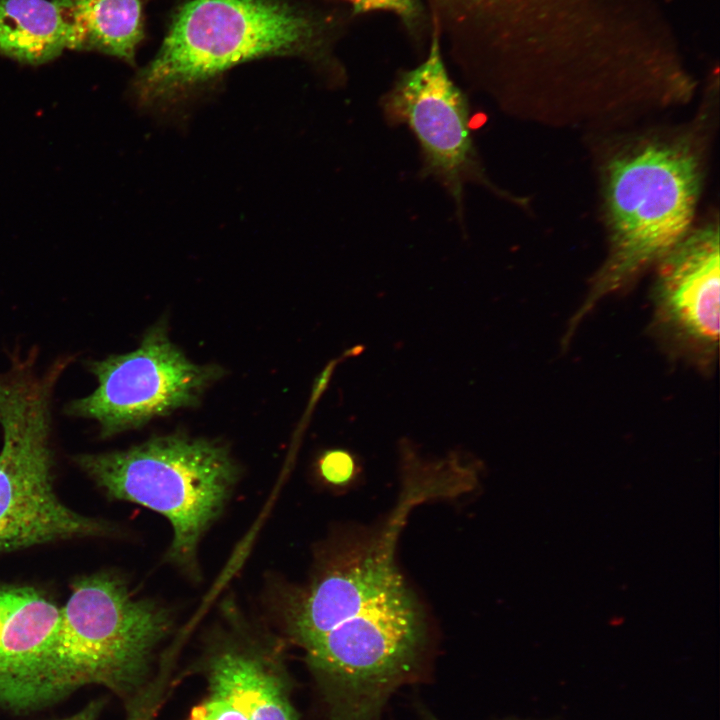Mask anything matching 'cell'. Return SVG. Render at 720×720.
Here are the masks:
<instances>
[{
  "label": "cell",
  "mask_w": 720,
  "mask_h": 720,
  "mask_svg": "<svg viewBox=\"0 0 720 720\" xmlns=\"http://www.w3.org/2000/svg\"><path fill=\"white\" fill-rule=\"evenodd\" d=\"M348 2L355 13L390 11L407 24H415L421 16L419 0H343Z\"/></svg>",
  "instance_id": "2e32d148"
},
{
  "label": "cell",
  "mask_w": 720,
  "mask_h": 720,
  "mask_svg": "<svg viewBox=\"0 0 720 720\" xmlns=\"http://www.w3.org/2000/svg\"><path fill=\"white\" fill-rule=\"evenodd\" d=\"M75 26L82 50H96L135 63L144 38L149 0H54Z\"/></svg>",
  "instance_id": "4fadbf2b"
},
{
  "label": "cell",
  "mask_w": 720,
  "mask_h": 720,
  "mask_svg": "<svg viewBox=\"0 0 720 720\" xmlns=\"http://www.w3.org/2000/svg\"><path fill=\"white\" fill-rule=\"evenodd\" d=\"M173 611L112 571L78 578L44 645L0 677V707L40 709L86 685L132 695L174 626Z\"/></svg>",
  "instance_id": "6da1fadb"
},
{
  "label": "cell",
  "mask_w": 720,
  "mask_h": 720,
  "mask_svg": "<svg viewBox=\"0 0 720 720\" xmlns=\"http://www.w3.org/2000/svg\"><path fill=\"white\" fill-rule=\"evenodd\" d=\"M101 708L98 701H94L83 708L81 711L63 720H96Z\"/></svg>",
  "instance_id": "ac0fdd59"
},
{
  "label": "cell",
  "mask_w": 720,
  "mask_h": 720,
  "mask_svg": "<svg viewBox=\"0 0 720 720\" xmlns=\"http://www.w3.org/2000/svg\"><path fill=\"white\" fill-rule=\"evenodd\" d=\"M317 467L321 478L336 486L347 484L357 472L355 457L342 448L325 450L318 458Z\"/></svg>",
  "instance_id": "9a60e30c"
},
{
  "label": "cell",
  "mask_w": 720,
  "mask_h": 720,
  "mask_svg": "<svg viewBox=\"0 0 720 720\" xmlns=\"http://www.w3.org/2000/svg\"><path fill=\"white\" fill-rule=\"evenodd\" d=\"M59 612L60 607L38 588L0 585V677L44 645Z\"/></svg>",
  "instance_id": "5bb4252c"
},
{
  "label": "cell",
  "mask_w": 720,
  "mask_h": 720,
  "mask_svg": "<svg viewBox=\"0 0 720 720\" xmlns=\"http://www.w3.org/2000/svg\"><path fill=\"white\" fill-rule=\"evenodd\" d=\"M89 370L97 387L70 401L65 411L94 420L102 438L197 405L223 374L219 366L190 361L171 341L164 322L150 328L135 350L92 361Z\"/></svg>",
  "instance_id": "ba28073f"
},
{
  "label": "cell",
  "mask_w": 720,
  "mask_h": 720,
  "mask_svg": "<svg viewBox=\"0 0 720 720\" xmlns=\"http://www.w3.org/2000/svg\"><path fill=\"white\" fill-rule=\"evenodd\" d=\"M696 130L637 137L602 166L608 253L563 344L598 302L656 265L694 227L702 189L704 145Z\"/></svg>",
  "instance_id": "7a4b0ae2"
},
{
  "label": "cell",
  "mask_w": 720,
  "mask_h": 720,
  "mask_svg": "<svg viewBox=\"0 0 720 720\" xmlns=\"http://www.w3.org/2000/svg\"><path fill=\"white\" fill-rule=\"evenodd\" d=\"M432 720H436V719H432Z\"/></svg>",
  "instance_id": "d6986e66"
},
{
  "label": "cell",
  "mask_w": 720,
  "mask_h": 720,
  "mask_svg": "<svg viewBox=\"0 0 720 720\" xmlns=\"http://www.w3.org/2000/svg\"><path fill=\"white\" fill-rule=\"evenodd\" d=\"M0 372V554L52 542L112 536L110 522L66 506L54 488L51 400L71 357L37 369V352L13 351Z\"/></svg>",
  "instance_id": "5b68a950"
},
{
  "label": "cell",
  "mask_w": 720,
  "mask_h": 720,
  "mask_svg": "<svg viewBox=\"0 0 720 720\" xmlns=\"http://www.w3.org/2000/svg\"><path fill=\"white\" fill-rule=\"evenodd\" d=\"M281 656L273 635L227 599L203 656L210 695L247 720H299Z\"/></svg>",
  "instance_id": "8fae6325"
},
{
  "label": "cell",
  "mask_w": 720,
  "mask_h": 720,
  "mask_svg": "<svg viewBox=\"0 0 720 720\" xmlns=\"http://www.w3.org/2000/svg\"><path fill=\"white\" fill-rule=\"evenodd\" d=\"M717 223L693 227L657 264L653 329L674 354L711 370L719 350Z\"/></svg>",
  "instance_id": "30bf717a"
},
{
  "label": "cell",
  "mask_w": 720,
  "mask_h": 720,
  "mask_svg": "<svg viewBox=\"0 0 720 720\" xmlns=\"http://www.w3.org/2000/svg\"><path fill=\"white\" fill-rule=\"evenodd\" d=\"M66 49L82 50V43L54 0H0V54L36 65Z\"/></svg>",
  "instance_id": "7c38bea8"
},
{
  "label": "cell",
  "mask_w": 720,
  "mask_h": 720,
  "mask_svg": "<svg viewBox=\"0 0 720 720\" xmlns=\"http://www.w3.org/2000/svg\"><path fill=\"white\" fill-rule=\"evenodd\" d=\"M472 76L493 84L548 80L604 45L625 0H431Z\"/></svg>",
  "instance_id": "277c9868"
},
{
  "label": "cell",
  "mask_w": 720,
  "mask_h": 720,
  "mask_svg": "<svg viewBox=\"0 0 720 720\" xmlns=\"http://www.w3.org/2000/svg\"><path fill=\"white\" fill-rule=\"evenodd\" d=\"M74 462L108 498L163 515L173 531L165 560L199 579V544L241 474L224 443L171 434L125 450L79 454Z\"/></svg>",
  "instance_id": "8992f818"
},
{
  "label": "cell",
  "mask_w": 720,
  "mask_h": 720,
  "mask_svg": "<svg viewBox=\"0 0 720 720\" xmlns=\"http://www.w3.org/2000/svg\"><path fill=\"white\" fill-rule=\"evenodd\" d=\"M381 106L390 124L411 130L420 147L424 176H431L446 189L460 220L467 184L499 193L481 165L468 101L447 72L436 33L426 59L401 74Z\"/></svg>",
  "instance_id": "9c48e42d"
},
{
  "label": "cell",
  "mask_w": 720,
  "mask_h": 720,
  "mask_svg": "<svg viewBox=\"0 0 720 720\" xmlns=\"http://www.w3.org/2000/svg\"><path fill=\"white\" fill-rule=\"evenodd\" d=\"M322 43V23L285 0H183L134 95L150 110L176 108L237 65L319 57Z\"/></svg>",
  "instance_id": "3957f363"
},
{
  "label": "cell",
  "mask_w": 720,
  "mask_h": 720,
  "mask_svg": "<svg viewBox=\"0 0 720 720\" xmlns=\"http://www.w3.org/2000/svg\"><path fill=\"white\" fill-rule=\"evenodd\" d=\"M186 720H247L228 702L210 695L190 712Z\"/></svg>",
  "instance_id": "e0dca14e"
},
{
  "label": "cell",
  "mask_w": 720,
  "mask_h": 720,
  "mask_svg": "<svg viewBox=\"0 0 720 720\" xmlns=\"http://www.w3.org/2000/svg\"><path fill=\"white\" fill-rule=\"evenodd\" d=\"M412 504L406 496L383 529L322 558L304 585L271 581L267 611L289 640L305 649L331 631L391 623L423 612L394 558L397 535Z\"/></svg>",
  "instance_id": "52a82bcc"
}]
</instances>
